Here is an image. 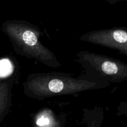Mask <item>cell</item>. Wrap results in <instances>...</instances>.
I'll return each mask as SVG.
<instances>
[{
  "label": "cell",
  "mask_w": 127,
  "mask_h": 127,
  "mask_svg": "<svg viewBox=\"0 0 127 127\" xmlns=\"http://www.w3.org/2000/svg\"><path fill=\"white\" fill-rule=\"evenodd\" d=\"M10 87L7 83L0 82V122L4 117L10 103Z\"/></svg>",
  "instance_id": "obj_1"
},
{
  "label": "cell",
  "mask_w": 127,
  "mask_h": 127,
  "mask_svg": "<svg viewBox=\"0 0 127 127\" xmlns=\"http://www.w3.org/2000/svg\"><path fill=\"white\" fill-rule=\"evenodd\" d=\"M66 84L63 81L58 79H52L48 82L47 88L50 92L53 93H59L64 91L66 89Z\"/></svg>",
  "instance_id": "obj_2"
},
{
  "label": "cell",
  "mask_w": 127,
  "mask_h": 127,
  "mask_svg": "<svg viewBox=\"0 0 127 127\" xmlns=\"http://www.w3.org/2000/svg\"><path fill=\"white\" fill-rule=\"evenodd\" d=\"M113 39L118 43L125 44L127 42V32L122 30H116L112 33Z\"/></svg>",
  "instance_id": "obj_3"
},
{
  "label": "cell",
  "mask_w": 127,
  "mask_h": 127,
  "mask_svg": "<svg viewBox=\"0 0 127 127\" xmlns=\"http://www.w3.org/2000/svg\"><path fill=\"white\" fill-rule=\"evenodd\" d=\"M12 70V66L8 60H0V77L7 76Z\"/></svg>",
  "instance_id": "obj_4"
},
{
  "label": "cell",
  "mask_w": 127,
  "mask_h": 127,
  "mask_svg": "<svg viewBox=\"0 0 127 127\" xmlns=\"http://www.w3.org/2000/svg\"><path fill=\"white\" fill-rule=\"evenodd\" d=\"M50 122V120H48L47 118L43 117L42 119H40V120H38L37 122V124L40 126H45V125H48V123Z\"/></svg>",
  "instance_id": "obj_5"
}]
</instances>
